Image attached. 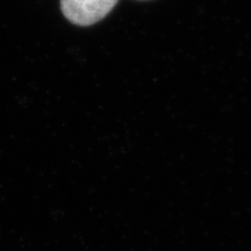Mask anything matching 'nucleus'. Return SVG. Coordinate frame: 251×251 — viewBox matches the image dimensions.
Returning <instances> with one entry per match:
<instances>
[{"label":"nucleus","instance_id":"nucleus-1","mask_svg":"<svg viewBox=\"0 0 251 251\" xmlns=\"http://www.w3.org/2000/svg\"><path fill=\"white\" fill-rule=\"evenodd\" d=\"M119 0H61L64 17L77 26H91L102 20Z\"/></svg>","mask_w":251,"mask_h":251}]
</instances>
